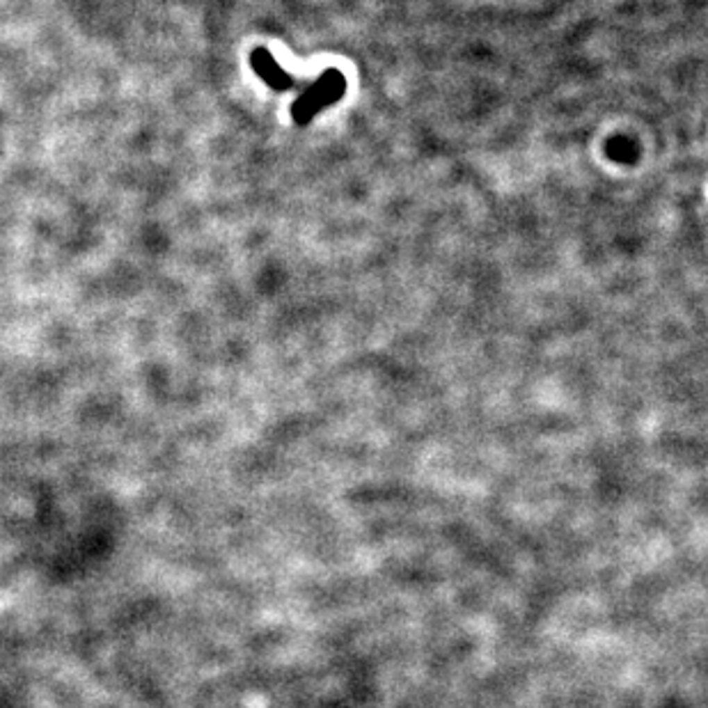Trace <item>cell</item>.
<instances>
[{"instance_id": "1", "label": "cell", "mask_w": 708, "mask_h": 708, "mask_svg": "<svg viewBox=\"0 0 708 708\" xmlns=\"http://www.w3.org/2000/svg\"><path fill=\"white\" fill-rule=\"evenodd\" d=\"M344 92H346V81L342 72L340 69H328L326 74H321L319 79L296 99L294 108H291L294 122L305 126L319 110L328 108L330 104H335L337 99H342Z\"/></svg>"}, {"instance_id": "2", "label": "cell", "mask_w": 708, "mask_h": 708, "mask_svg": "<svg viewBox=\"0 0 708 708\" xmlns=\"http://www.w3.org/2000/svg\"><path fill=\"white\" fill-rule=\"evenodd\" d=\"M250 65H252V69H255V74L266 83L268 88H273V90H278V92L296 88V79H294V76H289L287 72H284V69L278 63H275V58L266 49H257L255 53H252V56H250Z\"/></svg>"}]
</instances>
